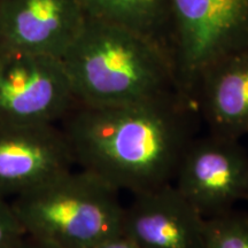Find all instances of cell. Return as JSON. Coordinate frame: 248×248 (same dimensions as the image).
Here are the masks:
<instances>
[{
  "label": "cell",
  "mask_w": 248,
  "mask_h": 248,
  "mask_svg": "<svg viewBox=\"0 0 248 248\" xmlns=\"http://www.w3.org/2000/svg\"><path fill=\"white\" fill-rule=\"evenodd\" d=\"M89 16L117 24L156 43L171 57L170 0H80Z\"/></svg>",
  "instance_id": "obj_11"
},
{
  "label": "cell",
  "mask_w": 248,
  "mask_h": 248,
  "mask_svg": "<svg viewBox=\"0 0 248 248\" xmlns=\"http://www.w3.org/2000/svg\"><path fill=\"white\" fill-rule=\"evenodd\" d=\"M246 200H248V194H247V198H246Z\"/></svg>",
  "instance_id": "obj_16"
},
{
  "label": "cell",
  "mask_w": 248,
  "mask_h": 248,
  "mask_svg": "<svg viewBox=\"0 0 248 248\" xmlns=\"http://www.w3.org/2000/svg\"><path fill=\"white\" fill-rule=\"evenodd\" d=\"M171 60L183 98L193 97L203 73L248 49V0H170Z\"/></svg>",
  "instance_id": "obj_4"
},
{
  "label": "cell",
  "mask_w": 248,
  "mask_h": 248,
  "mask_svg": "<svg viewBox=\"0 0 248 248\" xmlns=\"http://www.w3.org/2000/svg\"><path fill=\"white\" fill-rule=\"evenodd\" d=\"M119 193L92 173L71 169L11 202L28 237L58 248H93L122 233Z\"/></svg>",
  "instance_id": "obj_3"
},
{
  "label": "cell",
  "mask_w": 248,
  "mask_h": 248,
  "mask_svg": "<svg viewBox=\"0 0 248 248\" xmlns=\"http://www.w3.org/2000/svg\"><path fill=\"white\" fill-rule=\"evenodd\" d=\"M76 104L62 59L0 47V124H57Z\"/></svg>",
  "instance_id": "obj_5"
},
{
  "label": "cell",
  "mask_w": 248,
  "mask_h": 248,
  "mask_svg": "<svg viewBox=\"0 0 248 248\" xmlns=\"http://www.w3.org/2000/svg\"><path fill=\"white\" fill-rule=\"evenodd\" d=\"M193 113L182 97L124 106L76 104L60 126L79 169L137 194L171 184L194 138Z\"/></svg>",
  "instance_id": "obj_1"
},
{
  "label": "cell",
  "mask_w": 248,
  "mask_h": 248,
  "mask_svg": "<svg viewBox=\"0 0 248 248\" xmlns=\"http://www.w3.org/2000/svg\"><path fill=\"white\" fill-rule=\"evenodd\" d=\"M204 248H248V214L232 209L207 218Z\"/></svg>",
  "instance_id": "obj_12"
},
{
  "label": "cell",
  "mask_w": 248,
  "mask_h": 248,
  "mask_svg": "<svg viewBox=\"0 0 248 248\" xmlns=\"http://www.w3.org/2000/svg\"><path fill=\"white\" fill-rule=\"evenodd\" d=\"M88 18L80 0H0V47L62 59Z\"/></svg>",
  "instance_id": "obj_8"
},
{
  "label": "cell",
  "mask_w": 248,
  "mask_h": 248,
  "mask_svg": "<svg viewBox=\"0 0 248 248\" xmlns=\"http://www.w3.org/2000/svg\"><path fill=\"white\" fill-rule=\"evenodd\" d=\"M62 62L77 104L124 106L183 98L168 52L107 21L89 16Z\"/></svg>",
  "instance_id": "obj_2"
},
{
  "label": "cell",
  "mask_w": 248,
  "mask_h": 248,
  "mask_svg": "<svg viewBox=\"0 0 248 248\" xmlns=\"http://www.w3.org/2000/svg\"><path fill=\"white\" fill-rule=\"evenodd\" d=\"M73 152L57 124H0V198L26 193L74 168Z\"/></svg>",
  "instance_id": "obj_7"
},
{
  "label": "cell",
  "mask_w": 248,
  "mask_h": 248,
  "mask_svg": "<svg viewBox=\"0 0 248 248\" xmlns=\"http://www.w3.org/2000/svg\"><path fill=\"white\" fill-rule=\"evenodd\" d=\"M247 133H248V132H247Z\"/></svg>",
  "instance_id": "obj_17"
},
{
  "label": "cell",
  "mask_w": 248,
  "mask_h": 248,
  "mask_svg": "<svg viewBox=\"0 0 248 248\" xmlns=\"http://www.w3.org/2000/svg\"><path fill=\"white\" fill-rule=\"evenodd\" d=\"M26 238L12 202L0 198V248H20Z\"/></svg>",
  "instance_id": "obj_13"
},
{
  "label": "cell",
  "mask_w": 248,
  "mask_h": 248,
  "mask_svg": "<svg viewBox=\"0 0 248 248\" xmlns=\"http://www.w3.org/2000/svg\"><path fill=\"white\" fill-rule=\"evenodd\" d=\"M20 248H58V247L51 246V245H47L44 243H40V241L32 239V238L28 237L27 235L26 240L23 241V244L21 245Z\"/></svg>",
  "instance_id": "obj_15"
},
{
  "label": "cell",
  "mask_w": 248,
  "mask_h": 248,
  "mask_svg": "<svg viewBox=\"0 0 248 248\" xmlns=\"http://www.w3.org/2000/svg\"><path fill=\"white\" fill-rule=\"evenodd\" d=\"M204 221L171 183L133 194L122 233L139 248H204Z\"/></svg>",
  "instance_id": "obj_9"
},
{
  "label": "cell",
  "mask_w": 248,
  "mask_h": 248,
  "mask_svg": "<svg viewBox=\"0 0 248 248\" xmlns=\"http://www.w3.org/2000/svg\"><path fill=\"white\" fill-rule=\"evenodd\" d=\"M93 248H139L130 238L126 237L125 234L120 233L111 237L109 239L105 240L104 243L99 244L98 246Z\"/></svg>",
  "instance_id": "obj_14"
},
{
  "label": "cell",
  "mask_w": 248,
  "mask_h": 248,
  "mask_svg": "<svg viewBox=\"0 0 248 248\" xmlns=\"http://www.w3.org/2000/svg\"><path fill=\"white\" fill-rule=\"evenodd\" d=\"M172 184L204 219L233 209L248 194V155L239 139L208 133L193 138Z\"/></svg>",
  "instance_id": "obj_6"
},
{
  "label": "cell",
  "mask_w": 248,
  "mask_h": 248,
  "mask_svg": "<svg viewBox=\"0 0 248 248\" xmlns=\"http://www.w3.org/2000/svg\"><path fill=\"white\" fill-rule=\"evenodd\" d=\"M193 102L209 132L240 139L248 132V49L217 61L203 73Z\"/></svg>",
  "instance_id": "obj_10"
}]
</instances>
